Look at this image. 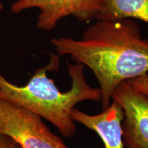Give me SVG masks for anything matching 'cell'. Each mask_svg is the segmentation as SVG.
Masks as SVG:
<instances>
[{
	"label": "cell",
	"instance_id": "obj_9",
	"mask_svg": "<svg viewBox=\"0 0 148 148\" xmlns=\"http://www.w3.org/2000/svg\"><path fill=\"white\" fill-rule=\"evenodd\" d=\"M0 148H21L13 138L0 131Z\"/></svg>",
	"mask_w": 148,
	"mask_h": 148
},
{
	"label": "cell",
	"instance_id": "obj_5",
	"mask_svg": "<svg viewBox=\"0 0 148 148\" xmlns=\"http://www.w3.org/2000/svg\"><path fill=\"white\" fill-rule=\"evenodd\" d=\"M112 100L124 111L121 123L123 145L148 148V95L136 91L125 81L116 86Z\"/></svg>",
	"mask_w": 148,
	"mask_h": 148
},
{
	"label": "cell",
	"instance_id": "obj_4",
	"mask_svg": "<svg viewBox=\"0 0 148 148\" xmlns=\"http://www.w3.org/2000/svg\"><path fill=\"white\" fill-rule=\"evenodd\" d=\"M31 8L40 10L36 27L50 31L61 18L73 16L82 22L97 19L102 9L101 0H18L11 5V11L19 13Z\"/></svg>",
	"mask_w": 148,
	"mask_h": 148
},
{
	"label": "cell",
	"instance_id": "obj_10",
	"mask_svg": "<svg viewBox=\"0 0 148 148\" xmlns=\"http://www.w3.org/2000/svg\"><path fill=\"white\" fill-rule=\"evenodd\" d=\"M3 8V5L2 3H1V1H0V11L2 10Z\"/></svg>",
	"mask_w": 148,
	"mask_h": 148
},
{
	"label": "cell",
	"instance_id": "obj_2",
	"mask_svg": "<svg viewBox=\"0 0 148 148\" xmlns=\"http://www.w3.org/2000/svg\"><path fill=\"white\" fill-rule=\"evenodd\" d=\"M59 67V58L51 54L46 66L37 68L26 84L18 86L8 81L0 73V99L32 112L50 122L64 137L70 138L76 132L72 111L77 103L84 101L100 102L99 88H93L86 82L84 65L80 62H68L67 71L71 80L69 90L61 92L47 71Z\"/></svg>",
	"mask_w": 148,
	"mask_h": 148
},
{
	"label": "cell",
	"instance_id": "obj_7",
	"mask_svg": "<svg viewBox=\"0 0 148 148\" xmlns=\"http://www.w3.org/2000/svg\"><path fill=\"white\" fill-rule=\"evenodd\" d=\"M102 9L96 20L138 19L148 24V0H101Z\"/></svg>",
	"mask_w": 148,
	"mask_h": 148
},
{
	"label": "cell",
	"instance_id": "obj_8",
	"mask_svg": "<svg viewBox=\"0 0 148 148\" xmlns=\"http://www.w3.org/2000/svg\"><path fill=\"white\" fill-rule=\"evenodd\" d=\"M134 89L140 93L148 95V74L125 81Z\"/></svg>",
	"mask_w": 148,
	"mask_h": 148
},
{
	"label": "cell",
	"instance_id": "obj_1",
	"mask_svg": "<svg viewBox=\"0 0 148 148\" xmlns=\"http://www.w3.org/2000/svg\"><path fill=\"white\" fill-rule=\"evenodd\" d=\"M51 42L59 55L69 56L92 71L103 109L110 104L118 85L148 72V40L132 18L96 20L80 39L60 37Z\"/></svg>",
	"mask_w": 148,
	"mask_h": 148
},
{
	"label": "cell",
	"instance_id": "obj_6",
	"mask_svg": "<svg viewBox=\"0 0 148 148\" xmlns=\"http://www.w3.org/2000/svg\"><path fill=\"white\" fill-rule=\"evenodd\" d=\"M74 121L97 133L102 140L103 148H123L121 123L124 111L120 104L112 100L101 113L91 115L74 108L71 113Z\"/></svg>",
	"mask_w": 148,
	"mask_h": 148
},
{
	"label": "cell",
	"instance_id": "obj_3",
	"mask_svg": "<svg viewBox=\"0 0 148 148\" xmlns=\"http://www.w3.org/2000/svg\"><path fill=\"white\" fill-rule=\"evenodd\" d=\"M0 131L13 138L21 148H68L41 117L1 99Z\"/></svg>",
	"mask_w": 148,
	"mask_h": 148
}]
</instances>
